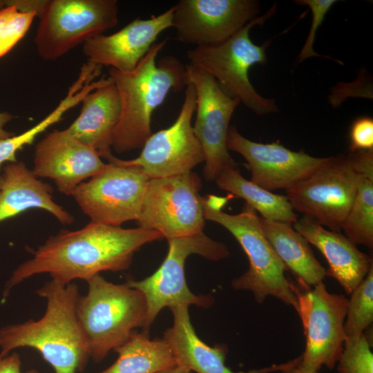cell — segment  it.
I'll use <instances>...</instances> for the list:
<instances>
[{"mask_svg": "<svg viewBox=\"0 0 373 373\" xmlns=\"http://www.w3.org/2000/svg\"><path fill=\"white\" fill-rule=\"evenodd\" d=\"M162 238L154 230L93 222L78 230H62L49 237L31 258L13 271L5 285L3 298L17 285L41 274H48L51 280L67 285L76 279L88 282L102 271L126 270L143 245Z\"/></svg>", "mask_w": 373, "mask_h": 373, "instance_id": "cell-1", "label": "cell"}, {"mask_svg": "<svg viewBox=\"0 0 373 373\" xmlns=\"http://www.w3.org/2000/svg\"><path fill=\"white\" fill-rule=\"evenodd\" d=\"M36 293L46 300L44 315L0 328V354L30 347L40 353L55 373L82 371L90 356L77 315V286L51 280Z\"/></svg>", "mask_w": 373, "mask_h": 373, "instance_id": "cell-2", "label": "cell"}, {"mask_svg": "<svg viewBox=\"0 0 373 373\" xmlns=\"http://www.w3.org/2000/svg\"><path fill=\"white\" fill-rule=\"evenodd\" d=\"M167 38L155 42L136 68L130 72L113 68L109 77L118 90L122 111L112 136L111 148L118 153L142 149L151 135L153 111L173 90L178 92L187 85L186 65L176 57L156 59Z\"/></svg>", "mask_w": 373, "mask_h": 373, "instance_id": "cell-3", "label": "cell"}, {"mask_svg": "<svg viewBox=\"0 0 373 373\" xmlns=\"http://www.w3.org/2000/svg\"><path fill=\"white\" fill-rule=\"evenodd\" d=\"M233 196L208 195L202 198L205 220L215 222L228 230L236 239L249 260V269L231 282L237 290L251 291L261 304L272 296L297 309V298L285 277L286 267L266 238L260 217L247 203L237 214H229L222 208Z\"/></svg>", "mask_w": 373, "mask_h": 373, "instance_id": "cell-4", "label": "cell"}, {"mask_svg": "<svg viewBox=\"0 0 373 373\" xmlns=\"http://www.w3.org/2000/svg\"><path fill=\"white\" fill-rule=\"evenodd\" d=\"M87 283L88 292L78 298L77 315L89 356L99 362L144 327L146 301L140 290L126 283H111L100 274Z\"/></svg>", "mask_w": 373, "mask_h": 373, "instance_id": "cell-5", "label": "cell"}, {"mask_svg": "<svg viewBox=\"0 0 373 373\" xmlns=\"http://www.w3.org/2000/svg\"><path fill=\"white\" fill-rule=\"evenodd\" d=\"M276 10L274 4L267 13L257 17L219 44L195 46L186 52L189 64L209 74L226 95L238 99L260 115L278 111L275 101L258 94L249 78L252 66L266 64V49L270 41L256 45L251 41L249 32L271 17Z\"/></svg>", "mask_w": 373, "mask_h": 373, "instance_id": "cell-6", "label": "cell"}, {"mask_svg": "<svg viewBox=\"0 0 373 373\" xmlns=\"http://www.w3.org/2000/svg\"><path fill=\"white\" fill-rule=\"evenodd\" d=\"M167 240L168 253L160 267L143 280L126 282L130 287L140 290L146 298L147 309L143 331L148 333L164 307L194 305L208 308L213 303L212 296L195 295L187 286L184 264L190 255L198 254L211 260H220L229 256L225 245L212 240L203 232Z\"/></svg>", "mask_w": 373, "mask_h": 373, "instance_id": "cell-7", "label": "cell"}, {"mask_svg": "<svg viewBox=\"0 0 373 373\" xmlns=\"http://www.w3.org/2000/svg\"><path fill=\"white\" fill-rule=\"evenodd\" d=\"M34 41L44 59H59L118 22L116 0L44 1Z\"/></svg>", "mask_w": 373, "mask_h": 373, "instance_id": "cell-8", "label": "cell"}, {"mask_svg": "<svg viewBox=\"0 0 373 373\" xmlns=\"http://www.w3.org/2000/svg\"><path fill=\"white\" fill-rule=\"evenodd\" d=\"M289 285L297 298L296 312L306 337L305 349L300 356L301 368L318 372L325 365L332 370L343 350L348 299L329 293L323 282L313 287L291 281Z\"/></svg>", "mask_w": 373, "mask_h": 373, "instance_id": "cell-9", "label": "cell"}, {"mask_svg": "<svg viewBox=\"0 0 373 373\" xmlns=\"http://www.w3.org/2000/svg\"><path fill=\"white\" fill-rule=\"evenodd\" d=\"M202 183L193 172L149 179L139 217V227L160 232L167 240L203 232L205 218Z\"/></svg>", "mask_w": 373, "mask_h": 373, "instance_id": "cell-10", "label": "cell"}, {"mask_svg": "<svg viewBox=\"0 0 373 373\" xmlns=\"http://www.w3.org/2000/svg\"><path fill=\"white\" fill-rule=\"evenodd\" d=\"M358 182L349 154L329 157L307 177L286 190L296 211L329 230L341 232Z\"/></svg>", "mask_w": 373, "mask_h": 373, "instance_id": "cell-11", "label": "cell"}, {"mask_svg": "<svg viewBox=\"0 0 373 373\" xmlns=\"http://www.w3.org/2000/svg\"><path fill=\"white\" fill-rule=\"evenodd\" d=\"M104 169L73 191L82 211L91 222L121 227L137 220L149 180L141 168L124 164L113 155Z\"/></svg>", "mask_w": 373, "mask_h": 373, "instance_id": "cell-12", "label": "cell"}, {"mask_svg": "<svg viewBox=\"0 0 373 373\" xmlns=\"http://www.w3.org/2000/svg\"><path fill=\"white\" fill-rule=\"evenodd\" d=\"M186 82L195 88L196 117L193 129L204 154L203 174L207 181H215L225 169L237 167L229 153L227 137L237 99L226 95L216 81L203 70L186 65Z\"/></svg>", "mask_w": 373, "mask_h": 373, "instance_id": "cell-13", "label": "cell"}, {"mask_svg": "<svg viewBox=\"0 0 373 373\" xmlns=\"http://www.w3.org/2000/svg\"><path fill=\"white\" fill-rule=\"evenodd\" d=\"M195 105L194 86L188 84L175 122L169 128L151 134L139 156L121 161L125 164L139 166L149 179L191 172L195 166L204 162L202 147L191 125Z\"/></svg>", "mask_w": 373, "mask_h": 373, "instance_id": "cell-14", "label": "cell"}, {"mask_svg": "<svg viewBox=\"0 0 373 373\" xmlns=\"http://www.w3.org/2000/svg\"><path fill=\"white\" fill-rule=\"evenodd\" d=\"M176 39L195 46L219 44L256 18L254 0H180L174 6Z\"/></svg>", "mask_w": 373, "mask_h": 373, "instance_id": "cell-15", "label": "cell"}, {"mask_svg": "<svg viewBox=\"0 0 373 373\" xmlns=\"http://www.w3.org/2000/svg\"><path fill=\"white\" fill-rule=\"evenodd\" d=\"M227 147L246 160L251 173V181L269 191L287 190L312 174L329 157L294 151L278 142L251 141L242 136L235 126L229 128Z\"/></svg>", "mask_w": 373, "mask_h": 373, "instance_id": "cell-16", "label": "cell"}, {"mask_svg": "<svg viewBox=\"0 0 373 373\" xmlns=\"http://www.w3.org/2000/svg\"><path fill=\"white\" fill-rule=\"evenodd\" d=\"M106 166L95 150L66 128L54 130L36 144L32 172L37 177L52 179L60 192L72 195L81 183Z\"/></svg>", "mask_w": 373, "mask_h": 373, "instance_id": "cell-17", "label": "cell"}, {"mask_svg": "<svg viewBox=\"0 0 373 373\" xmlns=\"http://www.w3.org/2000/svg\"><path fill=\"white\" fill-rule=\"evenodd\" d=\"M174 7L149 19H135L117 32L100 35L83 44L88 61L121 72L134 70L155 43L157 37L172 27Z\"/></svg>", "mask_w": 373, "mask_h": 373, "instance_id": "cell-18", "label": "cell"}, {"mask_svg": "<svg viewBox=\"0 0 373 373\" xmlns=\"http://www.w3.org/2000/svg\"><path fill=\"white\" fill-rule=\"evenodd\" d=\"M293 227L323 255L329 265L326 276L335 278L351 294L373 265L372 258L341 232L327 229L306 216L298 218Z\"/></svg>", "mask_w": 373, "mask_h": 373, "instance_id": "cell-19", "label": "cell"}, {"mask_svg": "<svg viewBox=\"0 0 373 373\" xmlns=\"http://www.w3.org/2000/svg\"><path fill=\"white\" fill-rule=\"evenodd\" d=\"M53 189L39 180L23 162H8L0 175V222L31 209H44L64 224L74 217L52 198Z\"/></svg>", "mask_w": 373, "mask_h": 373, "instance_id": "cell-20", "label": "cell"}, {"mask_svg": "<svg viewBox=\"0 0 373 373\" xmlns=\"http://www.w3.org/2000/svg\"><path fill=\"white\" fill-rule=\"evenodd\" d=\"M82 104L79 115L66 129L108 160L113 155L112 136L122 111L119 95L111 78L88 93Z\"/></svg>", "mask_w": 373, "mask_h": 373, "instance_id": "cell-21", "label": "cell"}, {"mask_svg": "<svg viewBox=\"0 0 373 373\" xmlns=\"http://www.w3.org/2000/svg\"><path fill=\"white\" fill-rule=\"evenodd\" d=\"M189 306L171 308L173 323L162 339L169 346L178 365L196 373H234L225 365L228 348L224 344L211 347L196 334L191 323Z\"/></svg>", "mask_w": 373, "mask_h": 373, "instance_id": "cell-22", "label": "cell"}, {"mask_svg": "<svg viewBox=\"0 0 373 373\" xmlns=\"http://www.w3.org/2000/svg\"><path fill=\"white\" fill-rule=\"evenodd\" d=\"M260 221L271 246L298 283L312 287L323 282L326 269L316 259L310 244L294 228L293 224L261 217Z\"/></svg>", "mask_w": 373, "mask_h": 373, "instance_id": "cell-23", "label": "cell"}, {"mask_svg": "<svg viewBox=\"0 0 373 373\" xmlns=\"http://www.w3.org/2000/svg\"><path fill=\"white\" fill-rule=\"evenodd\" d=\"M358 176L355 198L341 230L354 244L373 247V149L349 153Z\"/></svg>", "mask_w": 373, "mask_h": 373, "instance_id": "cell-24", "label": "cell"}, {"mask_svg": "<svg viewBox=\"0 0 373 373\" xmlns=\"http://www.w3.org/2000/svg\"><path fill=\"white\" fill-rule=\"evenodd\" d=\"M118 357L97 373H158L177 365L168 344L162 338L151 340L146 332H134L114 350Z\"/></svg>", "mask_w": 373, "mask_h": 373, "instance_id": "cell-25", "label": "cell"}, {"mask_svg": "<svg viewBox=\"0 0 373 373\" xmlns=\"http://www.w3.org/2000/svg\"><path fill=\"white\" fill-rule=\"evenodd\" d=\"M215 182L233 197L245 200L262 218L291 224L298 220L286 195L274 193L245 179L237 167L224 169Z\"/></svg>", "mask_w": 373, "mask_h": 373, "instance_id": "cell-26", "label": "cell"}, {"mask_svg": "<svg viewBox=\"0 0 373 373\" xmlns=\"http://www.w3.org/2000/svg\"><path fill=\"white\" fill-rule=\"evenodd\" d=\"M84 93L70 86L57 107L39 123L17 135L0 140V171L3 164L16 162V154L24 146L32 144L39 134L61 119L70 109L82 102Z\"/></svg>", "mask_w": 373, "mask_h": 373, "instance_id": "cell-27", "label": "cell"}, {"mask_svg": "<svg viewBox=\"0 0 373 373\" xmlns=\"http://www.w3.org/2000/svg\"><path fill=\"white\" fill-rule=\"evenodd\" d=\"M346 320L344 322L345 338H354L364 333L373 321V265L348 299Z\"/></svg>", "mask_w": 373, "mask_h": 373, "instance_id": "cell-28", "label": "cell"}, {"mask_svg": "<svg viewBox=\"0 0 373 373\" xmlns=\"http://www.w3.org/2000/svg\"><path fill=\"white\" fill-rule=\"evenodd\" d=\"M370 341L363 333L345 339L343 350L337 364L338 373H373V354Z\"/></svg>", "mask_w": 373, "mask_h": 373, "instance_id": "cell-29", "label": "cell"}, {"mask_svg": "<svg viewBox=\"0 0 373 373\" xmlns=\"http://www.w3.org/2000/svg\"><path fill=\"white\" fill-rule=\"evenodd\" d=\"M35 11L17 10L8 19L0 37V58L7 54L26 34L34 19Z\"/></svg>", "mask_w": 373, "mask_h": 373, "instance_id": "cell-30", "label": "cell"}, {"mask_svg": "<svg viewBox=\"0 0 373 373\" xmlns=\"http://www.w3.org/2000/svg\"><path fill=\"white\" fill-rule=\"evenodd\" d=\"M296 2L300 5L307 6L312 12V21L311 28L306 40L299 55L298 61L301 62L311 57H321L314 52L313 45L315 40L316 32L318 28L322 24L324 18L336 3V0H299Z\"/></svg>", "mask_w": 373, "mask_h": 373, "instance_id": "cell-31", "label": "cell"}, {"mask_svg": "<svg viewBox=\"0 0 373 373\" xmlns=\"http://www.w3.org/2000/svg\"><path fill=\"white\" fill-rule=\"evenodd\" d=\"M350 152L373 149V119L363 116L352 122L350 133Z\"/></svg>", "mask_w": 373, "mask_h": 373, "instance_id": "cell-32", "label": "cell"}, {"mask_svg": "<svg viewBox=\"0 0 373 373\" xmlns=\"http://www.w3.org/2000/svg\"><path fill=\"white\" fill-rule=\"evenodd\" d=\"M0 373H38L35 370L26 372L21 371V361L19 355L12 352L6 356L0 354Z\"/></svg>", "mask_w": 373, "mask_h": 373, "instance_id": "cell-33", "label": "cell"}, {"mask_svg": "<svg viewBox=\"0 0 373 373\" xmlns=\"http://www.w3.org/2000/svg\"><path fill=\"white\" fill-rule=\"evenodd\" d=\"M275 368L281 373H318V372L304 371L300 365V356L287 363L277 365Z\"/></svg>", "mask_w": 373, "mask_h": 373, "instance_id": "cell-34", "label": "cell"}, {"mask_svg": "<svg viewBox=\"0 0 373 373\" xmlns=\"http://www.w3.org/2000/svg\"><path fill=\"white\" fill-rule=\"evenodd\" d=\"M14 118V116L7 112H0V140L7 139L14 134L8 132L5 129V125L11 121Z\"/></svg>", "mask_w": 373, "mask_h": 373, "instance_id": "cell-35", "label": "cell"}, {"mask_svg": "<svg viewBox=\"0 0 373 373\" xmlns=\"http://www.w3.org/2000/svg\"><path fill=\"white\" fill-rule=\"evenodd\" d=\"M17 10V9L12 5H8L0 10V37L8 19Z\"/></svg>", "mask_w": 373, "mask_h": 373, "instance_id": "cell-36", "label": "cell"}, {"mask_svg": "<svg viewBox=\"0 0 373 373\" xmlns=\"http://www.w3.org/2000/svg\"><path fill=\"white\" fill-rule=\"evenodd\" d=\"M191 371L184 366L175 365L172 367L164 370L158 373H190Z\"/></svg>", "mask_w": 373, "mask_h": 373, "instance_id": "cell-37", "label": "cell"}, {"mask_svg": "<svg viewBox=\"0 0 373 373\" xmlns=\"http://www.w3.org/2000/svg\"><path fill=\"white\" fill-rule=\"evenodd\" d=\"M7 6V0H0V10Z\"/></svg>", "mask_w": 373, "mask_h": 373, "instance_id": "cell-38", "label": "cell"}, {"mask_svg": "<svg viewBox=\"0 0 373 373\" xmlns=\"http://www.w3.org/2000/svg\"><path fill=\"white\" fill-rule=\"evenodd\" d=\"M191 373V372H190Z\"/></svg>", "mask_w": 373, "mask_h": 373, "instance_id": "cell-39", "label": "cell"}]
</instances>
